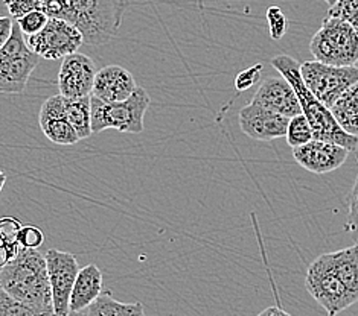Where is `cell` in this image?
Segmentation results:
<instances>
[{"mask_svg": "<svg viewBox=\"0 0 358 316\" xmlns=\"http://www.w3.org/2000/svg\"><path fill=\"white\" fill-rule=\"evenodd\" d=\"M45 259L55 316H66L71 312V294L80 272L78 260L72 253L59 250H49Z\"/></svg>", "mask_w": 358, "mask_h": 316, "instance_id": "obj_10", "label": "cell"}, {"mask_svg": "<svg viewBox=\"0 0 358 316\" xmlns=\"http://www.w3.org/2000/svg\"><path fill=\"white\" fill-rule=\"evenodd\" d=\"M138 87L134 76L122 66H106L96 72L92 96L104 102H122L133 95Z\"/></svg>", "mask_w": 358, "mask_h": 316, "instance_id": "obj_16", "label": "cell"}, {"mask_svg": "<svg viewBox=\"0 0 358 316\" xmlns=\"http://www.w3.org/2000/svg\"><path fill=\"white\" fill-rule=\"evenodd\" d=\"M0 316H55V312L15 300L0 287Z\"/></svg>", "mask_w": 358, "mask_h": 316, "instance_id": "obj_22", "label": "cell"}, {"mask_svg": "<svg viewBox=\"0 0 358 316\" xmlns=\"http://www.w3.org/2000/svg\"><path fill=\"white\" fill-rule=\"evenodd\" d=\"M86 310L87 316H145L142 303H121L115 300L110 290L102 292Z\"/></svg>", "mask_w": 358, "mask_h": 316, "instance_id": "obj_20", "label": "cell"}, {"mask_svg": "<svg viewBox=\"0 0 358 316\" xmlns=\"http://www.w3.org/2000/svg\"><path fill=\"white\" fill-rule=\"evenodd\" d=\"M0 287L13 298L43 310H54L45 254L20 248L5 268L0 269Z\"/></svg>", "mask_w": 358, "mask_h": 316, "instance_id": "obj_3", "label": "cell"}, {"mask_svg": "<svg viewBox=\"0 0 358 316\" xmlns=\"http://www.w3.org/2000/svg\"><path fill=\"white\" fill-rule=\"evenodd\" d=\"M302 80L323 105L331 108L343 93L358 82L357 66H331L320 61L301 64Z\"/></svg>", "mask_w": 358, "mask_h": 316, "instance_id": "obj_7", "label": "cell"}, {"mask_svg": "<svg viewBox=\"0 0 358 316\" xmlns=\"http://www.w3.org/2000/svg\"><path fill=\"white\" fill-rule=\"evenodd\" d=\"M66 316H87V310H71Z\"/></svg>", "mask_w": 358, "mask_h": 316, "instance_id": "obj_35", "label": "cell"}, {"mask_svg": "<svg viewBox=\"0 0 358 316\" xmlns=\"http://www.w3.org/2000/svg\"><path fill=\"white\" fill-rule=\"evenodd\" d=\"M24 38L34 54L49 61H57L78 52V49L84 45L83 33L75 24L52 17H49L46 27L38 33Z\"/></svg>", "mask_w": 358, "mask_h": 316, "instance_id": "obj_8", "label": "cell"}, {"mask_svg": "<svg viewBox=\"0 0 358 316\" xmlns=\"http://www.w3.org/2000/svg\"><path fill=\"white\" fill-rule=\"evenodd\" d=\"M317 260L358 296V243L334 253L322 254Z\"/></svg>", "mask_w": 358, "mask_h": 316, "instance_id": "obj_17", "label": "cell"}, {"mask_svg": "<svg viewBox=\"0 0 358 316\" xmlns=\"http://www.w3.org/2000/svg\"><path fill=\"white\" fill-rule=\"evenodd\" d=\"M95 61L87 55L75 52L63 58L58 72V90L63 98L90 96L96 76Z\"/></svg>", "mask_w": 358, "mask_h": 316, "instance_id": "obj_12", "label": "cell"}, {"mask_svg": "<svg viewBox=\"0 0 358 316\" xmlns=\"http://www.w3.org/2000/svg\"><path fill=\"white\" fill-rule=\"evenodd\" d=\"M357 161H358V152H357ZM348 219L343 225V230L352 239L354 243H358V174L355 178V183L352 186V190L349 193L348 200Z\"/></svg>", "mask_w": 358, "mask_h": 316, "instance_id": "obj_25", "label": "cell"}, {"mask_svg": "<svg viewBox=\"0 0 358 316\" xmlns=\"http://www.w3.org/2000/svg\"><path fill=\"white\" fill-rule=\"evenodd\" d=\"M261 70H262V64H255L253 67H250V69L238 73V76L235 78V89L238 91H244L247 89H250L252 85L257 84Z\"/></svg>", "mask_w": 358, "mask_h": 316, "instance_id": "obj_31", "label": "cell"}, {"mask_svg": "<svg viewBox=\"0 0 358 316\" xmlns=\"http://www.w3.org/2000/svg\"><path fill=\"white\" fill-rule=\"evenodd\" d=\"M104 292V278L96 264L80 268L71 294V310H86L87 307Z\"/></svg>", "mask_w": 358, "mask_h": 316, "instance_id": "obj_18", "label": "cell"}, {"mask_svg": "<svg viewBox=\"0 0 358 316\" xmlns=\"http://www.w3.org/2000/svg\"><path fill=\"white\" fill-rule=\"evenodd\" d=\"M17 254L19 253H15L11 250V248H8V246L0 243V269L5 268L8 263H10L13 259H15Z\"/></svg>", "mask_w": 358, "mask_h": 316, "instance_id": "obj_33", "label": "cell"}, {"mask_svg": "<svg viewBox=\"0 0 358 316\" xmlns=\"http://www.w3.org/2000/svg\"><path fill=\"white\" fill-rule=\"evenodd\" d=\"M38 125L45 137L59 146H72L80 137L67 119L62 95L48 98L38 113Z\"/></svg>", "mask_w": 358, "mask_h": 316, "instance_id": "obj_14", "label": "cell"}, {"mask_svg": "<svg viewBox=\"0 0 358 316\" xmlns=\"http://www.w3.org/2000/svg\"><path fill=\"white\" fill-rule=\"evenodd\" d=\"M287 142L292 148L302 146V144L311 142L313 137V130L306 121V117L303 113L296 114L292 119H289L288 126H287V133H285Z\"/></svg>", "mask_w": 358, "mask_h": 316, "instance_id": "obj_23", "label": "cell"}, {"mask_svg": "<svg viewBox=\"0 0 358 316\" xmlns=\"http://www.w3.org/2000/svg\"><path fill=\"white\" fill-rule=\"evenodd\" d=\"M45 242V234L38 227L34 225H23L19 234V243L20 248H27V250H38V248Z\"/></svg>", "mask_w": 358, "mask_h": 316, "instance_id": "obj_29", "label": "cell"}, {"mask_svg": "<svg viewBox=\"0 0 358 316\" xmlns=\"http://www.w3.org/2000/svg\"><path fill=\"white\" fill-rule=\"evenodd\" d=\"M349 151L340 144L315 140L293 148V158L299 166L311 174H329L337 170L348 160Z\"/></svg>", "mask_w": 358, "mask_h": 316, "instance_id": "obj_13", "label": "cell"}, {"mask_svg": "<svg viewBox=\"0 0 358 316\" xmlns=\"http://www.w3.org/2000/svg\"><path fill=\"white\" fill-rule=\"evenodd\" d=\"M252 102L276 111L288 119L302 113L296 91L284 76H270L264 80L253 95Z\"/></svg>", "mask_w": 358, "mask_h": 316, "instance_id": "obj_15", "label": "cell"}, {"mask_svg": "<svg viewBox=\"0 0 358 316\" xmlns=\"http://www.w3.org/2000/svg\"><path fill=\"white\" fill-rule=\"evenodd\" d=\"M305 287L306 292L325 309L328 316H337L340 312L358 303V296L354 295L317 259L313 260L308 271H306Z\"/></svg>", "mask_w": 358, "mask_h": 316, "instance_id": "obj_9", "label": "cell"}, {"mask_svg": "<svg viewBox=\"0 0 358 316\" xmlns=\"http://www.w3.org/2000/svg\"><path fill=\"white\" fill-rule=\"evenodd\" d=\"M151 104L148 91L141 85L133 95L122 102H104L90 95L92 133L99 134L106 130H116L124 134H141L143 131V119Z\"/></svg>", "mask_w": 358, "mask_h": 316, "instance_id": "obj_4", "label": "cell"}, {"mask_svg": "<svg viewBox=\"0 0 358 316\" xmlns=\"http://www.w3.org/2000/svg\"><path fill=\"white\" fill-rule=\"evenodd\" d=\"M5 183H6V175L2 172V170H0V193H2V190H3Z\"/></svg>", "mask_w": 358, "mask_h": 316, "instance_id": "obj_36", "label": "cell"}, {"mask_svg": "<svg viewBox=\"0 0 358 316\" xmlns=\"http://www.w3.org/2000/svg\"><path fill=\"white\" fill-rule=\"evenodd\" d=\"M22 222L17 218L5 216L0 218V243L11 248L13 251L19 253L20 251V243H19V234L22 230Z\"/></svg>", "mask_w": 358, "mask_h": 316, "instance_id": "obj_24", "label": "cell"}, {"mask_svg": "<svg viewBox=\"0 0 358 316\" xmlns=\"http://www.w3.org/2000/svg\"><path fill=\"white\" fill-rule=\"evenodd\" d=\"M13 24H14L13 17L0 15V47H2L6 43V40L10 38L11 32H13Z\"/></svg>", "mask_w": 358, "mask_h": 316, "instance_id": "obj_32", "label": "cell"}, {"mask_svg": "<svg viewBox=\"0 0 358 316\" xmlns=\"http://www.w3.org/2000/svg\"><path fill=\"white\" fill-rule=\"evenodd\" d=\"M328 17H337L348 22L358 36V0H338L337 3L329 6Z\"/></svg>", "mask_w": 358, "mask_h": 316, "instance_id": "obj_26", "label": "cell"}, {"mask_svg": "<svg viewBox=\"0 0 358 316\" xmlns=\"http://www.w3.org/2000/svg\"><path fill=\"white\" fill-rule=\"evenodd\" d=\"M315 61L331 66H355L358 63V36L348 22L328 17L310 43Z\"/></svg>", "mask_w": 358, "mask_h": 316, "instance_id": "obj_5", "label": "cell"}, {"mask_svg": "<svg viewBox=\"0 0 358 316\" xmlns=\"http://www.w3.org/2000/svg\"><path fill=\"white\" fill-rule=\"evenodd\" d=\"M325 2H327L329 6H332V5H334V3H337L338 0H325Z\"/></svg>", "mask_w": 358, "mask_h": 316, "instance_id": "obj_37", "label": "cell"}, {"mask_svg": "<svg viewBox=\"0 0 358 316\" xmlns=\"http://www.w3.org/2000/svg\"><path fill=\"white\" fill-rule=\"evenodd\" d=\"M267 22H268V31H270V37L271 40H280L285 33L288 28V20L284 14V11L280 10L279 6H270L267 10Z\"/></svg>", "mask_w": 358, "mask_h": 316, "instance_id": "obj_28", "label": "cell"}, {"mask_svg": "<svg viewBox=\"0 0 358 316\" xmlns=\"http://www.w3.org/2000/svg\"><path fill=\"white\" fill-rule=\"evenodd\" d=\"M270 63L294 89L302 113L313 130V137L315 140L340 144V146L346 148L349 152H357L358 137L342 130L336 117L332 116L331 110L323 105L310 91V89L306 87V84L302 80L301 64L289 55H278Z\"/></svg>", "mask_w": 358, "mask_h": 316, "instance_id": "obj_2", "label": "cell"}, {"mask_svg": "<svg viewBox=\"0 0 358 316\" xmlns=\"http://www.w3.org/2000/svg\"><path fill=\"white\" fill-rule=\"evenodd\" d=\"M258 316H292V315H289L285 310H282L278 306H271V307H267L266 310H262Z\"/></svg>", "mask_w": 358, "mask_h": 316, "instance_id": "obj_34", "label": "cell"}, {"mask_svg": "<svg viewBox=\"0 0 358 316\" xmlns=\"http://www.w3.org/2000/svg\"><path fill=\"white\" fill-rule=\"evenodd\" d=\"M125 8L127 0H41V10L75 24L90 46L106 45L116 36Z\"/></svg>", "mask_w": 358, "mask_h": 316, "instance_id": "obj_1", "label": "cell"}, {"mask_svg": "<svg viewBox=\"0 0 358 316\" xmlns=\"http://www.w3.org/2000/svg\"><path fill=\"white\" fill-rule=\"evenodd\" d=\"M3 3L14 20L31 11L41 10V0H3Z\"/></svg>", "mask_w": 358, "mask_h": 316, "instance_id": "obj_30", "label": "cell"}, {"mask_svg": "<svg viewBox=\"0 0 358 316\" xmlns=\"http://www.w3.org/2000/svg\"><path fill=\"white\" fill-rule=\"evenodd\" d=\"M49 20V15L43 10H36L28 14H24L20 19H17L15 23L19 24V28L24 37L36 36L41 29L46 27Z\"/></svg>", "mask_w": 358, "mask_h": 316, "instance_id": "obj_27", "label": "cell"}, {"mask_svg": "<svg viewBox=\"0 0 358 316\" xmlns=\"http://www.w3.org/2000/svg\"><path fill=\"white\" fill-rule=\"evenodd\" d=\"M329 110L342 130L358 137V82L351 85Z\"/></svg>", "mask_w": 358, "mask_h": 316, "instance_id": "obj_19", "label": "cell"}, {"mask_svg": "<svg viewBox=\"0 0 358 316\" xmlns=\"http://www.w3.org/2000/svg\"><path fill=\"white\" fill-rule=\"evenodd\" d=\"M289 119L258 104H247L238 114L243 134L258 142H271L285 137Z\"/></svg>", "mask_w": 358, "mask_h": 316, "instance_id": "obj_11", "label": "cell"}, {"mask_svg": "<svg viewBox=\"0 0 358 316\" xmlns=\"http://www.w3.org/2000/svg\"><path fill=\"white\" fill-rule=\"evenodd\" d=\"M64 110L73 130L78 134L80 140L87 139L92 133V108L90 96L83 98H63Z\"/></svg>", "mask_w": 358, "mask_h": 316, "instance_id": "obj_21", "label": "cell"}, {"mask_svg": "<svg viewBox=\"0 0 358 316\" xmlns=\"http://www.w3.org/2000/svg\"><path fill=\"white\" fill-rule=\"evenodd\" d=\"M40 57L27 45L19 24H13V32L0 47V93L20 95L29 82L32 72L38 66Z\"/></svg>", "mask_w": 358, "mask_h": 316, "instance_id": "obj_6", "label": "cell"}]
</instances>
